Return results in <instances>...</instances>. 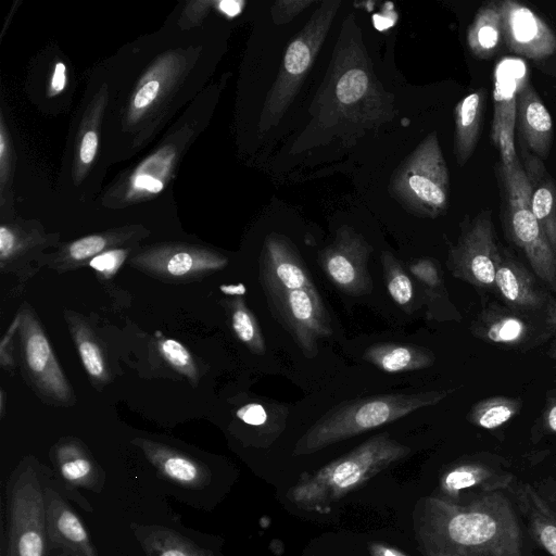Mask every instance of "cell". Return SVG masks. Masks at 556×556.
<instances>
[{
	"mask_svg": "<svg viewBox=\"0 0 556 556\" xmlns=\"http://www.w3.org/2000/svg\"><path fill=\"white\" fill-rule=\"evenodd\" d=\"M516 124L527 149L539 159H546L553 140V121L528 80L517 96Z\"/></svg>",
	"mask_w": 556,
	"mask_h": 556,
	"instance_id": "cell-17",
	"label": "cell"
},
{
	"mask_svg": "<svg viewBox=\"0 0 556 556\" xmlns=\"http://www.w3.org/2000/svg\"><path fill=\"white\" fill-rule=\"evenodd\" d=\"M503 40L521 56L542 60L556 52V35L530 8L514 0L498 1Z\"/></svg>",
	"mask_w": 556,
	"mask_h": 556,
	"instance_id": "cell-15",
	"label": "cell"
},
{
	"mask_svg": "<svg viewBox=\"0 0 556 556\" xmlns=\"http://www.w3.org/2000/svg\"><path fill=\"white\" fill-rule=\"evenodd\" d=\"M65 65L62 62H58L54 67V72L51 80V88L54 92H60L64 89L66 83Z\"/></svg>",
	"mask_w": 556,
	"mask_h": 556,
	"instance_id": "cell-44",
	"label": "cell"
},
{
	"mask_svg": "<svg viewBox=\"0 0 556 556\" xmlns=\"http://www.w3.org/2000/svg\"><path fill=\"white\" fill-rule=\"evenodd\" d=\"M64 318L92 386L102 389L112 381V372L108 366L103 345L90 325L80 315L66 309Z\"/></svg>",
	"mask_w": 556,
	"mask_h": 556,
	"instance_id": "cell-22",
	"label": "cell"
},
{
	"mask_svg": "<svg viewBox=\"0 0 556 556\" xmlns=\"http://www.w3.org/2000/svg\"><path fill=\"white\" fill-rule=\"evenodd\" d=\"M363 359L381 371L399 374L430 367L434 363L433 353L422 346L397 342H380L368 346Z\"/></svg>",
	"mask_w": 556,
	"mask_h": 556,
	"instance_id": "cell-25",
	"label": "cell"
},
{
	"mask_svg": "<svg viewBox=\"0 0 556 556\" xmlns=\"http://www.w3.org/2000/svg\"><path fill=\"white\" fill-rule=\"evenodd\" d=\"M522 403L518 399L493 396L478 402L469 412L468 420L484 429H495L518 414Z\"/></svg>",
	"mask_w": 556,
	"mask_h": 556,
	"instance_id": "cell-34",
	"label": "cell"
},
{
	"mask_svg": "<svg viewBox=\"0 0 556 556\" xmlns=\"http://www.w3.org/2000/svg\"><path fill=\"white\" fill-rule=\"evenodd\" d=\"M544 421L546 428L556 433V397H551L546 405V410L544 414Z\"/></svg>",
	"mask_w": 556,
	"mask_h": 556,
	"instance_id": "cell-47",
	"label": "cell"
},
{
	"mask_svg": "<svg viewBox=\"0 0 556 556\" xmlns=\"http://www.w3.org/2000/svg\"><path fill=\"white\" fill-rule=\"evenodd\" d=\"M219 9L228 16H235L241 11V2L238 1H222Z\"/></svg>",
	"mask_w": 556,
	"mask_h": 556,
	"instance_id": "cell-48",
	"label": "cell"
},
{
	"mask_svg": "<svg viewBox=\"0 0 556 556\" xmlns=\"http://www.w3.org/2000/svg\"><path fill=\"white\" fill-rule=\"evenodd\" d=\"M341 1H323L286 49L279 73L267 93L261 128L276 126L293 102L326 39Z\"/></svg>",
	"mask_w": 556,
	"mask_h": 556,
	"instance_id": "cell-8",
	"label": "cell"
},
{
	"mask_svg": "<svg viewBox=\"0 0 556 556\" xmlns=\"http://www.w3.org/2000/svg\"><path fill=\"white\" fill-rule=\"evenodd\" d=\"M556 332V300L551 303L546 309L545 318H544V334L546 338L547 334H553Z\"/></svg>",
	"mask_w": 556,
	"mask_h": 556,
	"instance_id": "cell-46",
	"label": "cell"
},
{
	"mask_svg": "<svg viewBox=\"0 0 556 556\" xmlns=\"http://www.w3.org/2000/svg\"><path fill=\"white\" fill-rule=\"evenodd\" d=\"M46 556H99L89 533L66 501L51 486H45Z\"/></svg>",
	"mask_w": 556,
	"mask_h": 556,
	"instance_id": "cell-16",
	"label": "cell"
},
{
	"mask_svg": "<svg viewBox=\"0 0 556 556\" xmlns=\"http://www.w3.org/2000/svg\"><path fill=\"white\" fill-rule=\"evenodd\" d=\"M368 551L371 556H407L400 549L380 542L369 543Z\"/></svg>",
	"mask_w": 556,
	"mask_h": 556,
	"instance_id": "cell-43",
	"label": "cell"
},
{
	"mask_svg": "<svg viewBox=\"0 0 556 556\" xmlns=\"http://www.w3.org/2000/svg\"><path fill=\"white\" fill-rule=\"evenodd\" d=\"M147 556H215L175 530L148 526L135 530Z\"/></svg>",
	"mask_w": 556,
	"mask_h": 556,
	"instance_id": "cell-30",
	"label": "cell"
},
{
	"mask_svg": "<svg viewBox=\"0 0 556 556\" xmlns=\"http://www.w3.org/2000/svg\"><path fill=\"white\" fill-rule=\"evenodd\" d=\"M528 80L527 66L520 59L503 58L494 68V113L491 139L497 148L501 162L516 160L514 134L517 113V96Z\"/></svg>",
	"mask_w": 556,
	"mask_h": 556,
	"instance_id": "cell-14",
	"label": "cell"
},
{
	"mask_svg": "<svg viewBox=\"0 0 556 556\" xmlns=\"http://www.w3.org/2000/svg\"><path fill=\"white\" fill-rule=\"evenodd\" d=\"M372 247L354 228L343 225L334 239L318 254V262L326 277L341 292L359 296L374 289L368 269Z\"/></svg>",
	"mask_w": 556,
	"mask_h": 556,
	"instance_id": "cell-13",
	"label": "cell"
},
{
	"mask_svg": "<svg viewBox=\"0 0 556 556\" xmlns=\"http://www.w3.org/2000/svg\"><path fill=\"white\" fill-rule=\"evenodd\" d=\"M7 539L2 556H46V500L35 460L24 459L7 489Z\"/></svg>",
	"mask_w": 556,
	"mask_h": 556,
	"instance_id": "cell-9",
	"label": "cell"
},
{
	"mask_svg": "<svg viewBox=\"0 0 556 556\" xmlns=\"http://www.w3.org/2000/svg\"><path fill=\"white\" fill-rule=\"evenodd\" d=\"M134 444L142 450L147 459L162 476L174 483L190 489L208 483L211 476L207 468L190 456L151 440L136 439Z\"/></svg>",
	"mask_w": 556,
	"mask_h": 556,
	"instance_id": "cell-19",
	"label": "cell"
},
{
	"mask_svg": "<svg viewBox=\"0 0 556 556\" xmlns=\"http://www.w3.org/2000/svg\"><path fill=\"white\" fill-rule=\"evenodd\" d=\"M22 370L26 382L46 403L72 406L76 396L60 366L42 325L30 305L20 308Z\"/></svg>",
	"mask_w": 556,
	"mask_h": 556,
	"instance_id": "cell-10",
	"label": "cell"
},
{
	"mask_svg": "<svg viewBox=\"0 0 556 556\" xmlns=\"http://www.w3.org/2000/svg\"><path fill=\"white\" fill-rule=\"evenodd\" d=\"M53 463L64 486L100 491L103 472L85 445L77 439L60 440L52 450Z\"/></svg>",
	"mask_w": 556,
	"mask_h": 556,
	"instance_id": "cell-18",
	"label": "cell"
},
{
	"mask_svg": "<svg viewBox=\"0 0 556 556\" xmlns=\"http://www.w3.org/2000/svg\"><path fill=\"white\" fill-rule=\"evenodd\" d=\"M232 331L252 353L263 355L266 351L265 340L254 314L247 306L242 295L227 300Z\"/></svg>",
	"mask_w": 556,
	"mask_h": 556,
	"instance_id": "cell-32",
	"label": "cell"
},
{
	"mask_svg": "<svg viewBox=\"0 0 556 556\" xmlns=\"http://www.w3.org/2000/svg\"><path fill=\"white\" fill-rule=\"evenodd\" d=\"M128 263L162 282L182 285L222 270L227 266L228 258L202 247L157 244L132 254Z\"/></svg>",
	"mask_w": 556,
	"mask_h": 556,
	"instance_id": "cell-11",
	"label": "cell"
},
{
	"mask_svg": "<svg viewBox=\"0 0 556 556\" xmlns=\"http://www.w3.org/2000/svg\"><path fill=\"white\" fill-rule=\"evenodd\" d=\"M444 391L375 394L342 402L317 419L298 440L293 455L313 454L331 444L396 421L441 402Z\"/></svg>",
	"mask_w": 556,
	"mask_h": 556,
	"instance_id": "cell-5",
	"label": "cell"
},
{
	"mask_svg": "<svg viewBox=\"0 0 556 556\" xmlns=\"http://www.w3.org/2000/svg\"><path fill=\"white\" fill-rule=\"evenodd\" d=\"M500 257L491 214L484 211L463 227L448 251L446 264L454 277L480 289H491Z\"/></svg>",
	"mask_w": 556,
	"mask_h": 556,
	"instance_id": "cell-12",
	"label": "cell"
},
{
	"mask_svg": "<svg viewBox=\"0 0 556 556\" xmlns=\"http://www.w3.org/2000/svg\"><path fill=\"white\" fill-rule=\"evenodd\" d=\"M314 3L315 0H278L270 10L273 22L276 25L287 24Z\"/></svg>",
	"mask_w": 556,
	"mask_h": 556,
	"instance_id": "cell-39",
	"label": "cell"
},
{
	"mask_svg": "<svg viewBox=\"0 0 556 556\" xmlns=\"http://www.w3.org/2000/svg\"><path fill=\"white\" fill-rule=\"evenodd\" d=\"M415 535L424 556H525L519 520L502 491L482 493L466 505L422 498Z\"/></svg>",
	"mask_w": 556,
	"mask_h": 556,
	"instance_id": "cell-1",
	"label": "cell"
},
{
	"mask_svg": "<svg viewBox=\"0 0 556 556\" xmlns=\"http://www.w3.org/2000/svg\"><path fill=\"white\" fill-rule=\"evenodd\" d=\"M513 479L508 472L497 471L482 464L468 463L448 469L442 476L440 488L445 495L457 498L462 491L468 489H479L482 493L502 491Z\"/></svg>",
	"mask_w": 556,
	"mask_h": 556,
	"instance_id": "cell-26",
	"label": "cell"
},
{
	"mask_svg": "<svg viewBox=\"0 0 556 556\" xmlns=\"http://www.w3.org/2000/svg\"><path fill=\"white\" fill-rule=\"evenodd\" d=\"M485 93L476 90L463 98L455 106L454 154L459 166L472 155L479 140Z\"/></svg>",
	"mask_w": 556,
	"mask_h": 556,
	"instance_id": "cell-27",
	"label": "cell"
},
{
	"mask_svg": "<svg viewBox=\"0 0 556 556\" xmlns=\"http://www.w3.org/2000/svg\"><path fill=\"white\" fill-rule=\"evenodd\" d=\"M38 247L43 242L31 237L24 238L21 232L2 225L0 227V269L2 274H10L21 282L27 281L36 271L31 262L39 270L43 266L45 256L39 255Z\"/></svg>",
	"mask_w": 556,
	"mask_h": 556,
	"instance_id": "cell-23",
	"label": "cell"
},
{
	"mask_svg": "<svg viewBox=\"0 0 556 556\" xmlns=\"http://www.w3.org/2000/svg\"><path fill=\"white\" fill-rule=\"evenodd\" d=\"M547 355L549 358L556 361V339L552 342L551 346L548 348Z\"/></svg>",
	"mask_w": 556,
	"mask_h": 556,
	"instance_id": "cell-50",
	"label": "cell"
},
{
	"mask_svg": "<svg viewBox=\"0 0 556 556\" xmlns=\"http://www.w3.org/2000/svg\"><path fill=\"white\" fill-rule=\"evenodd\" d=\"M503 40L502 16L498 2L491 1L476 13L467 30V45L479 59H489Z\"/></svg>",
	"mask_w": 556,
	"mask_h": 556,
	"instance_id": "cell-31",
	"label": "cell"
},
{
	"mask_svg": "<svg viewBox=\"0 0 556 556\" xmlns=\"http://www.w3.org/2000/svg\"><path fill=\"white\" fill-rule=\"evenodd\" d=\"M523 169L530 186V203L552 250L556 255V182L541 159L523 147Z\"/></svg>",
	"mask_w": 556,
	"mask_h": 556,
	"instance_id": "cell-20",
	"label": "cell"
},
{
	"mask_svg": "<svg viewBox=\"0 0 556 556\" xmlns=\"http://www.w3.org/2000/svg\"><path fill=\"white\" fill-rule=\"evenodd\" d=\"M159 351L163 358L180 375L185 376L193 387L200 379L198 366L184 344L174 339L159 341Z\"/></svg>",
	"mask_w": 556,
	"mask_h": 556,
	"instance_id": "cell-36",
	"label": "cell"
},
{
	"mask_svg": "<svg viewBox=\"0 0 556 556\" xmlns=\"http://www.w3.org/2000/svg\"><path fill=\"white\" fill-rule=\"evenodd\" d=\"M504 217L514 243L523 252L534 274L556 290V255L530 203V186L519 159L498 164Z\"/></svg>",
	"mask_w": 556,
	"mask_h": 556,
	"instance_id": "cell-7",
	"label": "cell"
},
{
	"mask_svg": "<svg viewBox=\"0 0 556 556\" xmlns=\"http://www.w3.org/2000/svg\"><path fill=\"white\" fill-rule=\"evenodd\" d=\"M21 324V314L17 312L12 324L9 326L0 342V364L4 370H10L14 367V358L12 355V339L18 330Z\"/></svg>",
	"mask_w": 556,
	"mask_h": 556,
	"instance_id": "cell-40",
	"label": "cell"
},
{
	"mask_svg": "<svg viewBox=\"0 0 556 556\" xmlns=\"http://www.w3.org/2000/svg\"><path fill=\"white\" fill-rule=\"evenodd\" d=\"M4 391L1 390L0 391V413H1V417H3V414H4Z\"/></svg>",
	"mask_w": 556,
	"mask_h": 556,
	"instance_id": "cell-51",
	"label": "cell"
},
{
	"mask_svg": "<svg viewBox=\"0 0 556 556\" xmlns=\"http://www.w3.org/2000/svg\"><path fill=\"white\" fill-rule=\"evenodd\" d=\"M160 84L157 80H150L139 89L134 99V106L142 109L148 106L157 96Z\"/></svg>",
	"mask_w": 556,
	"mask_h": 556,
	"instance_id": "cell-41",
	"label": "cell"
},
{
	"mask_svg": "<svg viewBox=\"0 0 556 556\" xmlns=\"http://www.w3.org/2000/svg\"><path fill=\"white\" fill-rule=\"evenodd\" d=\"M476 337L492 344L517 345L530 332L523 318L502 308L489 307L472 325Z\"/></svg>",
	"mask_w": 556,
	"mask_h": 556,
	"instance_id": "cell-28",
	"label": "cell"
},
{
	"mask_svg": "<svg viewBox=\"0 0 556 556\" xmlns=\"http://www.w3.org/2000/svg\"><path fill=\"white\" fill-rule=\"evenodd\" d=\"M130 240V233L112 232L91 235L75 240L51 255H46L43 265L59 274L77 269L89 263L94 256Z\"/></svg>",
	"mask_w": 556,
	"mask_h": 556,
	"instance_id": "cell-24",
	"label": "cell"
},
{
	"mask_svg": "<svg viewBox=\"0 0 556 556\" xmlns=\"http://www.w3.org/2000/svg\"><path fill=\"white\" fill-rule=\"evenodd\" d=\"M494 287L506 303L519 309H538L546 302L529 271L507 253L501 252Z\"/></svg>",
	"mask_w": 556,
	"mask_h": 556,
	"instance_id": "cell-21",
	"label": "cell"
},
{
	"mask_svg": "<svg viewBox=\"0 0 556 556\" xmlns=\"http://www.w3.org/2000/svg\"><path fill=\"white\" fill-rule=\"evenodd\" d=\"M410 451L389 432L378 433L318 470L302 475L287 496L302 509L326 513L334 502L406 457Z\"/></svg>",
	"mask_w": 556,
	"mask_h": 556,
	"instance_id": "cell-4",
	"label": "cell"
},
{
	"mask_svg": "<svg viewBox=\"0 0 556 556\" xmlns=\"http://www.w3.org/2000/svg\"><path fill=\"white\" fill-rule=\"evenodd\" d=\"M389 191L412 214L435 218L446 211L450 176L437 132L429 134L397 166Z\"/></svg>",
	"mask_w": 556,
	"mask_h": 556,
	"instance_id": "cell-6",
	"label": "cell"
},
{
	"mask_svg": "<svg viewBox=\"0 0 556 556\" xmlns=\"http://www.w3.org/2000/svg\"><path fill=\"white\" fill-rule=\"evenodd\" d=\"M130 249L116 248L108 250L89 261L87 264L102 279L112 278L122 267Z\"/></svg>",
	"mask_w": 556,
	"mask_h": 556,
	"instance_id": "cell-37",
	"label": "cell"
},
{
	"mask_svg": "<svg viewBox=\"0 0 556 556\" xmlns=\"http://www.w3.org/2000/svg\"><path fill=\"white\" fill-rule=\"evenodd\" d=\"M98 147V136L96 131L89 130L87 131L81 140L79 156L83 163L89 164L97 152Z\"/></svg>",
	"mask_w": 556,
	"mask_h": 556,
	"instance_id": "cell-42",
	"label": "cell"
},
{
	"mask_svg": "<svg viewBox=\"0 0 556 556\" xmlns=\"http://www.w3.org/2000/svg\"><path fill=\"white\" fill-rule=\"evenodd\" d=\"M260 281L274 318L305 357H315L320 340L332 334L330 315L301 254L287 237L276 232L266 237Z\"/></svg>",
	"mask_w": 556,
	"mask_h": 556,
	"instance_id": "cell-2",
	"label": "cell"
},
{
	"mask_svg": "<svg viewBox=\"0 0 556 556\" xmlns=\"http://www.w3.org/2000/svg\"><path fill=\"white\" fill-rule=\"evenodd\" d=\"M135 186L151 192H159L163 188V184L148 175H140L136 178Z\"/></svg>",
	"mask_w": 556,
	"mask_h": 556,
	"instance_id": "cell-45",
	"label": "cell"
},
{
	"mask_svg": "<svg viewBox=\"0 0 556 556\" xmlns=\"http://www.w3.org/2000/svg\"><path fill=\"white\" fill-rule=\"evenodd\" d=\"M235 414L248 426L266 429L270 433L275 431L279 433L285 428L288 410L285 406L273 402L253 401L240 406Z\"/></svg>",
	"mask_w": 556,
	"mask_h": 556,
	"instance_id": "cell-35",
	"label": "cell"
},
{
	"mask_svg": "<svg viewBox=\"0 0 556 556\" xmlns=\"http://www.w3.org/2000/svg\"><path fill=\"white\" fill-rule=\"evenodd\" d=\"M326 122L371 127L393 113L387 93L375 77L359 36L340 34L329 71L316 94Z\"/></svg>",
	"mask_w": 556,
	"mask_h": 556,
	"instance_id": "cell-3",
	"label": "cell"
},
{
	"mask_svg": "<svg viewBox=\"0 0 556 556\" xmlns=\"http://www.w3.org/2000/svg\"><path fill=\"white\" fill-rule=\"evenodd\" d=\"M219 289L223 293L232 295V296L242 295L245 292V289H244L243 285H241V283H239L237 286L223 285L219 287Z\"/></svg>",
	"mask_w": 556,
	"mask_h": 556,
	"instance_id": "cell-49",
	"label": "cell"
},
{
	"mask_svg": "<svg viewBox=\"0 0 556 556\" xmlns=\"http://www.w3.org/2000/svg\"><path fill=\"white\" fill-rule=\"evenodd\" d=\"M518 501L530 531L538 544L551 556H556V515L529 484L518 490Z\"/></svg>",
	"mask_w": 556,
	"mask_h": 556,
	"instance_id": "cell-29",
	"label": "cell"
},
{
	"mask_svg": "<svg viewBox=\"0 0 556 556\" xmlns=\"http://www.w3.org/2000/svg\"><path fill=\"white\" fill-rule=\"evenodd\" d=\"M410 274L422 283L428 290L442 287L439 267L431 258H418L408 265Z\"/></svg>",
	"mask_w": 556,
	"mask_h": 556,
	"instance_id": "cell-38",
	"label": "cell"
},
{
	"mask_svg": "<svg viewBox=\"0 0 556 556\" xmlns=\"http://www.w3.org/2000/svg\"><path fill=\"white\" fill-rule=\"evenodd\" d=\"M381 264L387 290L393 302L403 311L414 309L415 288L397 258L389 251L381 252Z\"/></svg>",
	"mask_w": 556,
	"mask_h": 556,
	"instance_id": "cell-33",
	"label": "cell"
}]
</instances>
